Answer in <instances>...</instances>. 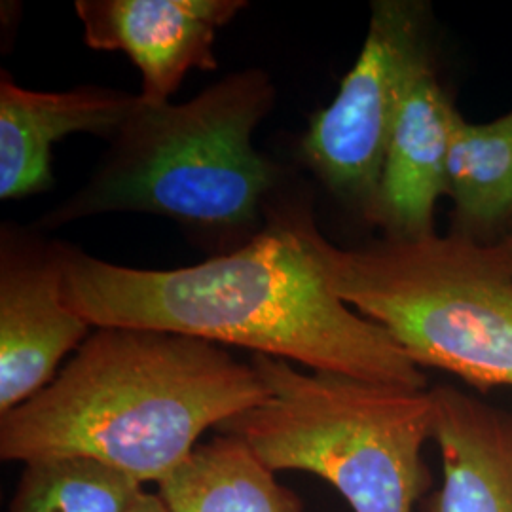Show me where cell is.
<instances>
[{
	"instance_id": "obj_14",
	"label": "cell",
	"mask_w": 512,
	"mask_h": 512,
	"mask_svg": "<svg viewBox=\"0 0 512 512\" xmlns=\"http://www.w3.org/2000/svg\"><path fill=\"white\" fill-rule=\"evenodd\" d=\"M145 484L99 459H38L25 463L10 512H131Z\"/></svg>"
},
{
	"instance_id": "obj_5",
	"label": "cell",
	"mask_w": 512,
	"mask_h": 512,
	"mask_svg": "<svg viewBox=\"0 0 512 512\" xmlns=\"http://www.w3.org/2000/svg\"><path fill=\"white\" fill-rule=\"evenodd\" d=\"M266 397L222 423L270 471L321 476L353 512H414L429 486V389L374 384L253 355Z\"/></svg>"
},
{
	"instance_id": "obj_13",
	"label": "cell",
	"mask_w": 512,
	"mask_h": 512,
	"mask_svg": "<svg viewBox=\"0 0 512 512\" xmlns=\"http://www.w3.org/2000/svg\"><path fill=\"white\" fill-rule=\"evenodd\" d=\"M158 494L171 512H304L274 471L230 435L200 444Z\"/></svg>"
},
{
	"instance_id": "obj_12",
	"label": "cell",
	"mask_w": 512,
	"mask_h": 512,
	"mask_svg": "<svg viewBox=\"0 0 512 512\" xmlns=\"http://www.w3.org/2000/svg\"><path fill=\"white\" fill-rule=\"evenodd\" d=\"M452 232L490 243L505 236L512 215V110L486 124L456 114L448 194Z\"/></svg>"
},
{
	"instance_id": "obj_11",
	"label": "cell",
	"mask_w": 512,
	"mask_h": 512,
	"mask_svg": "<svg viewBox=\"0 0 512 512\" xmlns=\"http://www.w3.org/2000/svg\"><path fill=\"white\" fill-rule=\"evenodd\" d=\"M442 484L427 512H512V414L450 385L429 389Z\"/></svg>"
},
{
	"instance_id": "obj_6",
	"label": "cell",
	"mask_w": 512,
	"mask_h": 512,
	"mask_svg": "<svg viewBox=\"0 0 512 512\" xmlns=\"http://www.w3.org/2000/svg\"><path fill=\"white\" fill-rule=\"evenodd\" d=\"M431 61V6L421 0L372 2L361 54L302 139V156L317 179L365 220L378 196L404 95Z\"/></svg>"
},
{
	"instance_id": "obj_7",
	"label": "cell",
	"mask_w": 512,
	"mask_h": 512,
	"mask_svg": "<svg viewBox=\"0 0 512 512\" xmlns=\"http://www.w3.org/2000/svg\"><path fill=\"white\" fill-rule=\"evenodd\" d=\"M92 325L69 306L61 245L4 226L0 238V416L54 382Z\"/></svg>"
},
{
	"instance_id": "obj_8",
	"label": "cell",
	"mask_w": 512,
	"mask_h": 512,
	"mask_svg": "<svg viewBox=\"0 0 512 512\" xmlns=\"http://www.w3.org/2000/svg\"><path fill=\"white\" fill-rule=\"evenodd\" d=\"M247 6L243 0H78L74 10L84 42L128 55L141 73L139 99L164 105L190 71L217 69V33Z\"/></svg>"
},
{
	"instance_id": "obj_4",
	"label": "cell",
	"mask_w": 512,
	"mask_h": 512,
	"mask_svg": "<svg viewBox=\"0 0 512 512\" xmlns=\"http://www.w3.org/2000/svg\"><path fill=\"white\" fill-rule=\"evenodd\" d=\"M332 291L420 366L478 389L512 387V234L446 236L340 249L313 228Z\"/></svg>"
},
{
	"instance_id": "obj_9",
	"label": "cell",
	"mask_w": 512,
	"mask_h": 512,
	"mask_svg": "<svg viewBox=\"0 0 512 512\" xmlns=\"http://www.w3.org/2000/svg\"><path fill=\"white\" fill-rule=\"evenodd\" d=\"M459 110L440 84L435 61L414 76L391 135L368 222L387 239L435 234L437 203L448 194V156Z\"/></svg>"
},
{
	"instance_id": "obj_15",
	"label": "cell",
	"mask_w": 512,
	"mask_h": 512,
	"mask_svg": "<svg viewBox=\"0 0 512 512\" xmlns=\"http://www.w3.org/2000/svg\"><path fill=\"white\" fill-rule=\"evenodd\" d=\"M131 512H171L169 505L165 503L164 497L160 494H145L141 503Z\"/></svg>"
},
{
	"instance_id": "obj_16",
	"label": "cell",
	"mask_w": 512,
	"mask_h": 512,
	"mask_svg": "<svg viewBox=\"0 0 512 512\" xmlns=\"http://www.w3.org/2000/svg\"><path fill=\"white\" fill-rule=\"evenodd\" d=\"M512 234V215L511 219L507 220V226H505V236Z\"/></svg>"
},
{
	"instance_id": "obj_3",
	"label": "cell",
	"mask_w": 512,
	"mask_h": 512,
	"mask_svg": "<svg viewBox=\"0 0 512 512\" xmlns=\"http://www.w3.org/2000/svg\"><path fill=\"white\" fill-rule=\"evenodd\" d=\"M274 101L262 69L228 74L179 105L139 99L92 179L42 222L129 211L217 230L255 226L279 177L253 145Z\"/></svg>"
},
{
	"instance_id": "obj_1",
	"label": "cell",
	"mask_w": 512,
	"mask_h": 512,
	"mask_svg": "<svg viewBox=\"0 0 512 512\" xmlns=\"http://www.w3.org/2000/svg\"><path fill=\"white\" fill-rule=\"evenodd\" d=\"M315 226L308 207H274L266 228L236 251L175 270L128 268L61 245L65 298L93 329L160 330L315 372L427 389L408 353L332 291Z\"/></svg>"
},
{
	"instance_id": "obj_10",
	"label": "cell",
	"mask_w": 512,
	"mask_h": 512,
	"mask_svg": "<svg viewBox=\"0 0 512 512\" xmlns=\"http://www.w3.org/2000/svg\"><path fill=\"white\" fill-rule=\"evenodd\" d=\"M139 107V95L105 88L33 92L2 71L0 198L19 200L54 186L52 147L74 133L114 137Z\"/></svg>"
},
{
	"instance_id": "obj_2",
	"label": "cell",
	"mask_w": 512,
	"mask_h": 512,
	"mask_svg": "<svg viewBox=\"0 0 512 512\" xmlns=\"http://www.w3.org/2000/svg\"><path fill=\"white\" fill-rule=\"evenodd\" d=\"M266 397L253 363L200 338L99 327L54 382L0 416V458L84 456L162 484L219 429Z\"/></svg>"
}]
</instances>
